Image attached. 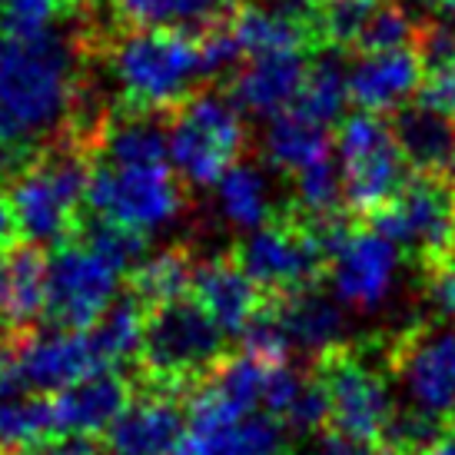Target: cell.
<instances>
[{
	"mask_svg": "<svg viewBox=\"0 0 455 455\" xmlns=\"http://www.w3.org/2000/svg\"><path fill=\"white\" fill-rule=\"evenodd\" d=\"M90 76V53L80 37L0 34V110L37 147L60 140Z\"/></svg>",
	"mask_w": 455,
	"mask_h": 455,
	"instance_id": "obj_1",
	"label": "cell"
},
{
	"mask_svg": "<svg viewBox=\"0 0 455 455\" xmlns=\"http://www.w3.org/2000/svg\"><path fill=\"white\" fill-rule=\"evenodd\" d=\"M84 47L100 57L116 87V103L147 114H170L200 90L196 34L183 27H130L116 24L103 34L93 24Z\"/></svg>",
	"mask_w": 455,
	"mask_h": 455,
	"instance_id": "obj_2",
	"label": "cell"
},
{
	"mask_svg": "<svg viewBox=\"0 0 455 455\" xmlns=\"http://www.w3.org/2000/svg\"><path fill=\"white\" fill-rule=\"evenodd\" d=\"M93 156L70 140H53L11 180V206L20 236L34 246H64L76 236L87 206Z\"/></svg>",
	"mask_w": 455,
	"mask_h": 455,
	"instance_id": "obj_3",
	"label": "cell"
},
{
	"mask_svg": "<svg viewBox=\"0 0 455 455\" xmlns=\"http://www.w3.org/2000/svg\"><path fill=\"white\" fill-rule=\"evenodd\" d=\"M227 332L193 296L147 313L140 349V389L190 399V392L227 359Z\"/></svg>",
	"mask_w": 455,
	"mask_h": 455,
	"instance_id": "obj_4",
	"label": "cell"
},
{
	"mask_svg": "<svg viewBox=\"0 0 455 455\" xmlns=\"http://www.w3.org/2000/svg\"><path fill=\"white\" fill-rule=\"evenodd\" d=\"M170 166L187 187H216L229 166L240 164L250 143L243 110L223 90L200 87L166 114Z\"/></svg>",
	"mask_w": 455,
	"mask_h": 455,
	"instance_id": "obj_5",
	"label": "cell"
},
{
	"mask_svg": "<svg viewBox=\"0 0 455 455\" xmlns=\"http://www.w3.org/2000/svg\"><path fill=\"white\" fill-rule=\"evenodd\" d=\"M319 386L329 399V426L349 439L382 443L395 416L386 382V346H339L313 363Z\"/></svg>",
	"mask_w": 455,
	"mask_h": 455,
	"instance_id": "obj_6",
	"label": "cell"
},
{
	"mask_svg": "<svg viewBox=\"0 0 455 455\" xmlns=\"http://www.w3.org/2000/svg\"><path fill=\"white\" fill-rule=\"evenodd\" d=\"M346 206L363 216H376L409 183V160L395 140L392 124L379 114H359L339 120L336 130Z\"/></svg>",
	"mask_w": 455,
	"mask_h": 455,
	"instance_id": "obj_7",
	"label": "cell"
},
{
	"mask_svg": "<svg viewBox=\"0 0 455 455\" xmlns=\"http://www.w3.org/2000/svg\"><path fill=\"white\" fill-rule=\"evenodd\" d=\"M372 227L426 269L449 263L455 246V180L435 173L409 177L403 190L372 216Z\"/></svg>",
	"mask_w": 455,
	"mask_h": 455,
	"instance_id": "obj_8",
	"label": "cell"
},
{
	"mask_svg": "<svg viewBox=\"0 0 455 455\" xmlns=\"http://www.w3.org/2000/svg\"><path fill=\"white\" fill-rule=\"evenodd\" d=\"M183 206H187V190L170 164L124 166L93 160L87 187L90 213L107 216L147 236L170 227L183 213Z\"/></svg>",
	"mask_w": 455,
	"mask_h": 455,
	"instance_id": "obj_9",
	"label": "cell"
},
{
	"mask_svg": "<svg viewBox=\"0 0 455 455\" xmlns=\"http://www.w3.org/2000/svg\"><path fill=\"white\" fill-rule=\"evenodd\" d=\"M233 253L269 299L313 290L329 269L326 250L319 246L309 220L296 210L276 213L269 223L253 229Z\"/></svg>",
	"mask_w": 455,
	"mask_h": 455,
	"instance_id": "obj_10",
	"label": "cell"
},
{
	"mask_svg": "<svg viewBox=\"0 0 455 455\" xmlns=\"http://www.w3.org/2000/svg\"><path fill=\"white\" fill-rule=\"evenodd\" d=\"M386 355L409 409L455 432V329L416 323L386 346Z\"/></svg>",
	"mask_w": 455,
	"mask_h": 455,
	"instance_id": "obj_11",
	"label": "cell"
},
{
	"mask_svg": "<svg viewBox=\"0 0 455 455\" xmlns=\"http://www.w3.org/2000/svg\"><path fill=\"white\" fill-rule=\"evenodd\" d=\"M120 273L90 246L70 240L47 256V313L53 329L90 332L120 296Z\"/></svg>",
	"mask_w": 455,
	"mask_h": 455,
	"instance_id": "obj_12",
	"label": "cell"
},
{
	"mask_svg": "<svg viewBox=\"0 0 455 455\" xmlns=\"http://www.w3.org/2000/svg\"><path fill=\"white\" fill-rule=\"evenodd\" d=\"M399 273V250L379 229H353L329 256V283L339 306L372 313L389 299Z\"/></svg>",
	"mask_w": 455,
	"mask_h": 455,
	"instance_id": "obj_13",
	"label": "cell"
},
{
	"mask_svg": "<svg viewBox=\"0 0 455 455\" xmlns=\"http://www.w3.org/2000/svg\"><path fill=\"white\" fill-rule=\"evenodd\" d=\"M137 399L130 376L120 369L107 366L87 379L67 386L53 395V412H57V429L60 439H100L116 426V419L130 409Z\"/></svg>",
	"mask_w": 455,
	"mask_h": 455,
	"instance_id": "obj_14",
	"label": "cell"
},
{
	"mask_svg": "<svg viewBox=\"0 0 455 455\" xmlns=\"http://www.w3.org/2000/svg\"><path fill=\"white\" fill-rule=\"evenodd\" d=\"M20 369L30 392L57 395L67 386L87 379L93 372L107 369L100 349L93 346L90 332L51 329V332H30L20 346Z\"/></svg>",
	"mask_w": 455,
	"mask_h": 455,
	"instance_id": "obj_15",
	"label": "cell"
},
{
	"mask_svg": "<svg viewBox=\"0 0 455 455\" xmlns=\"http://www.w3.org/2000/svg\"><path fill=\"white\" fill-rule=\"evenodd\" d=\"M190 296L213 316V323L227 336H243L246 326L269 303V296L243 269L236 253H220L196 263Z\"/></svg>",
	"mask_w": 455,
	"mask_h": 455,
	"instance_id": "obj_16",
	"label": "cell"
},
{
	"mask_svg": "<svg viewBox=\"0 0 455 455\" xmlns=\"http://www.w3.org/2000/svg\"><path fill=\"white\" fill-rule=\"evenodd\" d=\"M422 57L416 47L382 53H359L349 67V100L366 114H392L409 107L422 87Z\"/></svg>",
	"mask_w": 455,
	"mask_h": 455,
	"instance_id": "obj_17",
	"label": "cell"
},
{
	"mask_svg": "<svg viewBox=\"0 0 455 455\" xmlns=\"http://www.w3.org/2000/svg\"><path fill=\"white\" fill-rule=\"evenodd\" d=\"M187 429L190 422L180 395L140 389L127 412L107 432V449L114 455H166Z\"/></svg>",
	"mask_w": 455,
	"mask_h": 455,
	"instance_id": "obj_18",
	"label": "cell"
},
{
	"mask_svg": "<svg viewBox=\"0 0 455 455\" xmlns=\"http://www.w3.org/2000/svg\"><path fill=\"white\" fill-rule=\"evenodd\" d=\"M306 60L303 51L292 53H266V57H250L246 64L229 76V100L240 107L243 114L253 116H276L290 110L299 87L306 80Z\"/></svg>",
	"mask_w": 455,
	"mask_h": 455,
	"instance_id": "obj_19",
	"label": "cell"
},
{
	"mask_svg": "<svg viewBox=\"0 0 455 455\" xmlns=\"http://www.w3.org/2000/svg\"><path fill=\"white\" fill-rule=\"evenodd\" d=\"M47 313V253L44 246L20 240L0 259V323L30 336Z\"/></svg>",
	"mask_w": 455,
	"mask_h": 455,
	"instance_id": "obj_20",
	"label": "cell"
},
{
	"mask_svg": "<svg viewBox=\"0 0 455 455\" xmlns=\"http://www.w3.org/2000/svg\"><path fill=\"white\" fill-rule=\"evenodd\" d=\"M269 306H273L292 349L323 359L326 353L346 346V316H342L336 296H326L313 286L303 292L276 296V299H269Z\"/></svg>",
	"mask_w": 455,
	"mask_h": 455,
	"instance_id": "obj_21",
	"label": "cell"
},
{
	"mask_svg": "<svg viewBox=\"0 0 455 455\" xmlns=\"http://www.w3.org/2000/svg\"><path fill=\"white\" fill-rule=\"evenodd\" d=\"M395 140L403 147L405 160L416 173H435V177H452L455 170V127L452 120L435 114L429 107H403L395 114Z\"/></svg>",
	"mask_w": 455,
	"mask_h": 455,
	"instance_id": "obj_22",
	"label": "cell"
},
{
	"mask_svg": "<svg viewBox=\"0 0 455 455\" xmlns=\"http://www.w3.org/2000/svg\"><path fill=\"white\" fill-rule=\"evenodd\" d=\"M329 150H332V140H329L326 124L299 114L292 107L276 116H269V124H266L263 156L266 164L273 166V170H279V173L296 177L306 166L326 160Z\"/></svg>",
	"mask_w": 455,
	"mask_h": 455,
	"instance_id": "obj_23",
	"label": "cell"
},
{
	"mask_svg": "<svg viewBox=\"0 0 455 455\" xmlns=\"http://www.w3.org/2000/svg\"><path fill=\"white\" fill-rule=\"evenodd\" d=\"M229 24L240 37L246 60L250 57H266V53H292L313 47L316 37L306 27L292 24L290 17L269 11L259 0H246L229 13Z\"/></svg>",
	"mask_w": 455,
	"mask_h": 455,
	"instance_id": "obj_24",
	"label": "cell"
},
{
	"mask_svg": "<svg viewBox=\"0 0 455 455\" xmlns=\"http://www.w3.org/2000/svg\"><path fill=\"white\" fill-rule=\"evenodd\" d=\"M196 259L187 246H164L153 256H143V263L127 276V292H133L147 309L183 299L193 290Z\"/></svg>",
	"mask_w": 455,
	"mask_h": 455,
	"instance_id": "obj_25",
	"label": "cell"
},
{
	"mask_svg": "<svg viewBox=\"0 0 455 455\" xmlns=\"http://www.w3.org/2000/svg\"><path fill=\"white\" fill-rule=\"evenodd\" d=\"M51 443H60L53 395L34 392L0 403V455H24Z\"/></svg>",
	"mask_w": 455,
	"mask_h": 455,
	"instance_id": "obj_26",
	"label": "cell"
},
{
	"mask_svg": "<svg viewBox=\"0 0 455 455\" xmlns=\"http://www.w3.org/2000/svg\"><path fill=\"white\" fill-rule=\"evenodd\" d=\"M216 206H220V216L229 227L250 229V233L276 216L273 213L269 180L263 177L259 166L250 164H236L223 173V180L216 183Z\"/></svg>",
	"mask_w": 455,
	"mask_h": 455,
	"instance_id": "obj_27",
	"label": "cell"
},
{
	"mask_svg": "<svg viewBox=\"0 0 455 455\" xmlns=\"http://www.w3.org/2000/svg\"><path fill=\"white\" fill-rule=\"evenodd\" d=\"M147 306L140 303L133 292L116 296L114 306L100 316V323L90 329L93 346L100 349L107 366H124V363H137L140 349H143V332H147Z\"/></svg>",
	"mask_w": 455,
	"mask_h": 455,
	"instance_id": "obj_28",
	"label": "cell"
},
{
	"mask_svg": "<svg viewBox=\"0 0 455 455\" xmlns=\"http://www.w3.org/2000/svg\"><path fill=\"white\" fill-rule=\"evenodd\" d=\"M349 100V70L332 51L319 53L306 67V80L299 87V97L292 103V110L313 116L319 124H336L342 116V107Z\"/></svg>",
	"mask_w": 455,
	"mask_h": 455,
	"instance_id": "obj_29",
	"label": "cell"
},
{
	"mask_svg": "<svg viewBox=\"0 0 455 455\" xmlns=\"http://www.w3.org/2000/svg\"><path fill=\"white\" fill-rule=\"evenodd\" d=\"M74 240L90 246L100 259H107V263L114 266L120 276H130V273L143 263V256H147V236H143V233H137V229H130V227H120V223L107 220V216H97V213L80 216V227H76Z\"/></svg>",
	"mask_w": 455,
	"mask_h": 455,
	"instance_id": "obj_30",
	"label": "cell"
},
{
	"mask_svg": "<svg viewBox=\"0 0 455 455\" xmlns=\"http://www.w3.org/2000/svg\"><path fill=\"white\" fill-rule=\"evenodd\" d=\"M292 190H296V213L306 220H319V216L342 213L346 190H342V173L332 160H319V164L306 166L292 177Z\"/></svg>",
	"mask_w": 455,
	"mask_h": 455,
	"instance_id": "obj_31",
	"label": "cell"
},
{
	"mask_svg": "<svg viewBox=\"0 0 455 455\" xmlns=\"http://www.w3.org/2000/svg\"><path fill=\"white\" fill-rule=\"evenodd\" d=\"M419 27L422 24H416V17L405 11L403 4L382 0V4H376V11H372V17L366 20L359 40H355V51L359 53H382V51L416 47Z\"/></svg>",
	"mask_w": 455,
	"mask_h": 455,
	"instance_id": "obj_32",
	"label": "cell"
},
{
	"mask_svg": "<svg viewBox=\"0 0 455 455\" xmlns=\"http://www.w3.org/2000/svg\"><path fill=\"white\" fill-rule=\"evenodd\" d=\"M196 51H200V70L203 80H229L246 60L236 30L229 24V17L213 20L196 30Z\"/></svg>",
	"mask_w": 455,
	"mask_h": 455,
	"instance_id": "obj_33",
	"label": "cell"
},
{
	"mask_svg": "<svg viewBox=\"0 0 455 455\" xmlns=\"http://www.w3.org/2000/svg\"><path fill=\"white\" fill-rule=\"evenodd\" d=\"M57 13H60L57 0H4L0 4V34L37 37V34L51 30Z\"/></svg>",
	"mask_w": 455,
	"mask_h": 455,
	"instance_id": "obj_34",
	"label": "cell"
},
{
	"mask_svg": "<svg viewBox=\"0 0 455 455\" xmlns=\"http://www.w3.org/2000/svg\"><path fill=\"white\" fill-rule=\"evenodd\" d=\"M120 24L180 27V0H107Z\"/></svg>",
	"mask_w": 455,
	"mask_h": 455,
	"instance_id": "obj_35",
	"label": "cell"
},
{
	"mask_svg": "<svg viewBox=\"0 0 455 455\" xmlns=\"http://www.w3.org/2000/svg\"><path fill=\"white\" fill-rule=\"evenodd\" d=\"M419 103L455 124V57L445 64L426 67L422 87H419Z\"/></svg>",
	"mask_w": 455,
	"mask_h": 455,
	"instance_id": "obj_36",
	"label": "cell"
},
{
	"mask_svg": "<svg viewBox=\"0 0 455 455\" xmlns=\"http://www.w3.org/2000/svg\"><path fill=\"white\" fill-rule=\"evenodd\" d=\"M306 455H395L386 443H363V439H349L342 432H323L313 439Z\"/></svg>",
	"mask_w": 455,
	"mask_h": 455,
	"instance_id": "obj_37",
	"label": "cell"
},
{
	"mask_svg": "<svg viewBox=\"0 0 455 455\" xmlns=\"http://www.w3.org/2000/svg\"><path fill=\"white\" fill-rule=\"evenodd\" d=\"M429 299L435 313L445 319V326L455 329V266L443 263L429 269Z\"/></svg>",
	"mask_w": 455,
	"mask_h": 455,
	"instance_id": "obj_38",
	"label": "cell"
},
{
	"mask_svg": "<svg viewBox=\"0 0 455 455\" xmlns=\"http://www.w3.org/2000/svg\"><path fill=\"white\" fill-rule=\"evenodd\" d=\"M20 240H24V236H20V227H17V216H13L11 196L0 190V259L11 253Z\"/></svg>",
	"mask_w": 455,
	"mask_h": 455,
	"instance_id": "obj_39",
	"label": "cell"
},
{
	"mask_svg": "<svg viewBox=\"0 0 455 455\" xmlns=\"http://www.w3.org/2000/svg\"><path fill=\"white\" fill-rule=\"evenodd\" d=\"M426 455H455V432H449L443 443H435Z\"/></svg>",
	"mask_w": 455,
	"mask_h": 455,
	"instance_id": "obj_40",
	"label": "cell"
},
{
	"mask_svg": "<svg viewBox=\"0 0 455 455\" xmlns=\"http://www.w3.org/2000/svg\"><path fill=\"white\" fill-rule=\"evenodd\" d=\"M90 4H97V0H57V7H60L64 13L84 11V7H90Z\"/></svg>",
	"mask_w": 455,
	"mask_h": 455,
	"instance_id": "obj_41",
	"label": "cell"
},
{
	"mask_svg": "<svg viewBox=\"0 0 455 455\" xmlns=\"http://www.w3.org/2000/svg\"><path fill=\"white\" fill-rule=\"evenodd\" d=\"M435 7L443 11L445 20H452V24H455V0H435Z\"/></svg>",
	"mask_w": 455,
	"mask_h": 455,
	"instance_id": "obj_42",
	"label": "cell"
},
{
	"mask_svg": "<svg viewBox=\"0 0 455 455\" xmlns=\"http://www.w3.org/2000/svg\"><path fill=\"white\" fill-rule=\"evenodd\" d=\"M449 263H452V266H455V246H452V256H449Z\"/></svg>",
	"mask_w": 455,
	"mask_h": 455,
	"instance_id": "obj_43",
	"label": "cell"
},
{
	"mask_svg": "<svg viewBox=\"0 0 455 455\" xmlns=\"http://www.w3.org/2000/svg\"><path fill=\"white\" fill-rule=\"evenodd\" d=\"M0 4H4V0H0Z\"/></svg>",
	"mask_w": 455,
	"mask_h": 455,
	"instance_id": "obj_44",
	"label": "cell"
}]
</instances>
